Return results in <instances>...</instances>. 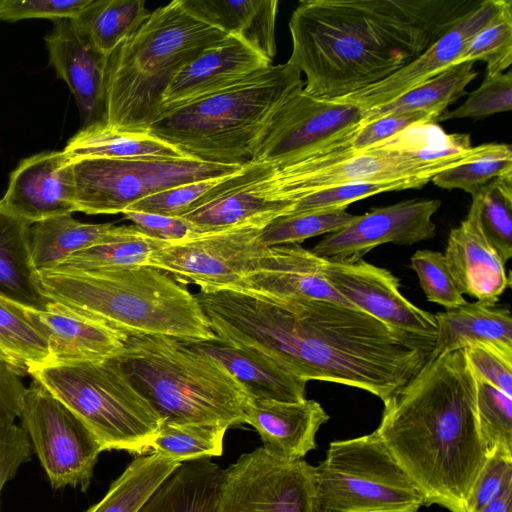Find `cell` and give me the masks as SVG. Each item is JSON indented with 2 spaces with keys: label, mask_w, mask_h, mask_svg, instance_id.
<instances>
[{
  "label": "cell",
  "mask_w": 512,
  "mask_h": 512,
  "mask_svg": "<svg viewBox=\"0 0 512 512\" xmlns=\"http://www.w3.org/2000/svg\"><path fill=\"white\" fill-rule=\"evenodd\" d=\"M195 296L222 341L258 351L306 382L358 388L382 402L418 373L435 344L329 300L231 288H203Z\"/></svg>",
  "instance_id": "6da1fadb"
},
{
  "label": "cell",
  "mask_w": 512,
  "mask_h": 512,
  "mask_svg": "<svg viewBox=\"0 0 512 512\" xmlns=\"http://www.w3.org/2000/svg\"><path fill=\"white\" fill-rule=\"evenodd\" d=\"M482 0H303L289 61L304 92L336 101L377 84L434 44Z\"/></svg>",
  "instance_id": "7a4b0ae2"
},
{
  "label": "cell",
  "mask_w": 512,
  "mask_h": 512,
  "mask_svg": "<svg viewBox=\"0 0 512 512\" xmlns=\"http://www.w3.org/2000/svg\"><path fill=\"white\" fill-rule=\"evenodd\" d=\"M375 433L421 492L425 505L466 512L489 456L476 409V381L464 354L431 355L383 402Z\"/></svg>",
  "instance_id": "3957f363"
},
{
  "label": "cell",
  "mask_w": 512,
  "mask_h": 512,
  "mask_svg": "<svg viewBox=\"0 0 512 512\" xmlns=\"http://www.w3.org/2000/svg\"><path fill=\"white\" fill-rule=\"evenodd\" d=\"M43 299L98 319L127 336L214 339L186 284L150 266L115 270L56 267L36 272Z\"/></svg>",
  "instance_id": "277c9868"
},
{
  "label": "cell",
  "mask_w": 512,
  "mask_h": 512,
  "mask_svg": "<svg viewBox=\"0 0 512 512\" xmlns=\"http://www.w3.org/2000/svg\"><path fill=\"white\" fill-rule=\"evenodd\" d=\"M226 36L192 15L182 0L156 8L108 57L104 122L148 131L177 73Z\"/></svg>",
  "instance_id": "5b68a950"
},
{
  "label": "cell",
  "mask_w": 512,
  "mask_h": 512,
  "mask_svg": "<svg viewBox=\"0 0 512 512\" xmlns=\"http://www.w3.org/2000/svg\"><path fill=\"white\" fill-rule=\"evenodd\" d=\"M289 60L158 117L148 131L192 158L217 164L251 161L280 107L304 88Z\"/></svg>",
  "instance_id": "8992f818"
},
{
  "label": "cell",
  "mask_w": 512,
  "mask_h": 512,
  "mask_svg": "<svg viewBox=\"0 0 512 512\" xmlns=\"http://www.w3.org/2000/svg\"><path fill=\"white\" fill-rule=\"evenodd\" d=\"M115 359L162 422L227 428L246 423L249 393L223 366L185 341L127 336Z\"/></svg>",
  "instance_id": "52a82bcc"
},
{
  "label": "cell",
  "mask_w": 512,
  "mask_h": 512,
  "mask_svg": "<svg viewBox=\"0 0 512 512\" xmlns=\"http://www.w3.org/2000/svg\"><path fill=\"white\" fill-rule=\"evenodd\" d=\"M28 375L71 410L104 451L144 455L162 419L115 356L101 361L42 364Z\"/></svg>",
  "instance_id": "ba28073f"
},
{
  "label": "cell",
  "mask_w": 512,
  "mask_h": 512,
  "mask_svg": "<svg viewBox=\"0 0 512 512\" xmlns=\"http://www.w3.org/2000/svg\"><path fill=\"white\" fill-rule=\"evenodd\" d=\"M315 469L328 512H418L425 505L375 431L331 442Z\"/></svg>",
  "instance_id": "9c48e42d"
},
{
  "label": "cell",
  "mask_w": 512,
  "mask_h": 512,
  "mask_svg": "<svg viewBox=\"0 0 512 512\" xmlns=\"http://www.w3.org/2000/svg\"><path fill=\"white\" fill-rule=\"evenodd\" d=\"M241 166L195 158L72 159L76 211L91 215L122 213L150 195L230 175Z\"/></svg>",
  "instance_id": "30bf717a"
},
{
  "label": "cell",
  "mask_w": 512,
  "mask_h": 512,
  "mask_svg": "<svg viewBox=\"0 0 512 512\" xmlns=\"http://www.w3.org/2000/svg\"><path fill=\"white\" fill-rule=\"evenodd\" d=\"M214 512L328 511L320 499L315 466L259 447L223 469Z\"/></svg>",
  "instance_id": "8fae6325"
},
{
  "label": "cell",
  "mask_w": 512,
  "mask_h": 512,
  "mask_svg": "<svg viewBox=\"0 0 512 512\" xmlns=\"http://www.w3.org/2000/svg\"><path fill=\"white\" fill-rule=\"evenodd\" d=\"M19 419L51 487L86 491L104 451L86 425L36 380L27 388Z\"/></svg>",
  "instance_id": "7c38bea8"
},
{
  "label": "cell",
  "mask_w": 512,
  "mask_h": 512,
  "mask_svg": "<svg viewBox=\"0 0 512 512\" xmlns=\"http://www.w3.org/2000/svg\"><path fill=\"white\" fill-rule=\"evenodd\" d=\"M267 223L256 220L180 242L159 241L147 266L199 288H235L259 264L266 248L259 236Z\"/></svg>",
  "instance_id": "4fadbf2b"
},
{
  "label": "cell",
  "mask_w": 512,
  "mask_h": 512,
  "mask_svg": "<svg viewBox=\"0 0 512 512\" xmlns=\"http://www.w3.org/2000/svg\"><path fill=\"white\" fill-rule=\"evenodd\" d=\"M440 206L438 199H408L373 208L324 236L311 251L330 261L356 262L386 243L410 246L431 239L436 232L432 217Z\"/></svg>",
  "instance_id": "5bb4252c"
},
{
  "label": "cell",
  "mask_w": 512,
  "mask_h": 512,
  "mask_svg": "<svg viewBox=\"0 0 512 512\" xmlns=\"http://www.w3.org/2000/svg\"><path fill=\"white\" fill-rule=\"evenodd\" d=\"M323 264L327 281L351 306L399 332L436 339L435 315L405 298L399 279L389 270L362 259H324Z\"/></svg>",
  "instance_id": "9a60e30c"
},
{
  "label": "cell",
  "mask_w": 512,
  "mask_h": 512,
  "mask_svg": "<svg viewBox=\"0 0 512 512\" xmlns=\"http://www.w3.org/2000/svg\"><path fill=\"white\" fill-rule=\"evenodd\" d=\"M362 110L315 98L303 89L277 111L251 161H269L316 149L357 125Z\"/></svg>",
  "instance_id": "2e32d148"
},
{
  "label": "cell",
  "mask_w": 512,
  "mask_h": 512,
  "mask_svg": "<svg viewBox=\"0 0 512 512\" xmlns=\"http://www.w3.org/2000/svg\"><path fill=\"white\" fill-rule=\"evenodd\" d=\"M506 0H482L414 61L385 80L335 102L362 111L382 106L457 63L474 36L501 11Z\"/></svg>",
  "instance_id": "e0dca14e"
},
{
  "label": "cell",
  "mask_w": 512,
  "mask_h": 512,
  "mask_svg": "<svg viewBox=\"0 0 512 512\" xmlns=\"http://www.w3.org/2000/svg\"><path fill=\"white\" fill-rule=\"evenodd\" d=\"M271 65L272 61L245 41L227 35L177 73L164 92L156 119L230 87Z\"/></svg>",
  "instance_id": "ac0fdd59"
},
{
  "label": "cell",
  "mask_w": 512,
  "mask_h": 512,
  "mask_svg": "<svg viewBox=\"0 0 512 512\" xmlns=\"http://www.w3.org/2000/svg\"><path fill=\"white\" fill-rule=\"evenodd\" d=\"M1 200L30 224L76 212L72 159L63 150L24 159Z\"/></svg>",
  "instance_id": "d6986e66"
},
{
  "label": "cell",
  "mask_w": 512,
  "mask_h": 512,
  "mask_svg": "<svg viewBox=\"0 0 512 512\" xmlns=\"http://www.w3.org/2000/svg\"><path fill=\"white\" fill-rule=\"evenodd\" d=\"M50 64L74 95L84 126L104 122L108 57L73 19L54 21L45 38Z\"/></svg>",
  "instance_id": "ffe728a7"
},
{
  "label": "cell",
  "mask_w": 512,
  "mask_h": 512,
  "mask_svg": "<svg viewBox=\"0 0 512 512\" xmlns=\"http://www.w3.org/2000/svg\"><path fill=\"white\" fill-rule=\"evenodd\" d=\"M31 321L48 342L45 364L101 361L117 356L127 335L106 323L58 302L26 306Z\"/></svg>",
  "instance_id": "44dd1931"
},
{
  "label": "cell",
  "mask_w": 512,
  "mask_h": 512,
  "mask_svg": "<svg viewBox=\"0 0 512 512\" xmlns=\"http://www.w3.org/2000/svg\"><path fill=\"white\" fill-rule=\"evenodd\" d=\"M323 261L299 244L266 247L257 268L231 289L276 298L323 299L351 306L327 281Z\"/></svg>",
  "instance_id": "7402d4cb"
},
{
  "label": "cell",
  "mask_w": 512,
  "mask_h": 512,
  "mask_svg": "<svg viewBox=\"0 0 512 512\" xmlns=\"http://www.w3.org/2000/svg\"><path fill=\"white\" fill-rule=\"evenodd\" d=\"M443 254L460 291L477 301L497 303L511 285L504 261L481 229L473 200L465 219L449 232Z\"/></svg>",
  "instance_id": "603a6c76"
},
{
  "label": "cell",
  "mask_w": 512,
  "mask_h": 512,
  "mask_svg": "<svg viewBox=\"0 0 512 512\" xmlns=\"http://www.w3.org/2000/svg\"><path fill=\"white\" fill-rule=\"evenodd\" d=\"M329 420L320 403L305 399L281 402L252 399L246 411V424L253 426L263 448L286 460L304 459L316 448V434Z\"/></svg>",
  "instance_id": "cb8c5ba5"
},
{
  "label": "cell",
  "mask_w": 512,
  "mask_h": 512,
  "mask_svg": "<svg viewBox=\"0 0 512 512\" xmlns=\"http://www.w3.org/2000/svg\"><path fill=\"white\" fill-rule=\"evenodd\" d=\"M185 342L223 366L252 399L281 402L306 399L307 382L258 351L228 344L217 337Z\"/></svg>",
  "instance_id": "d4e9b609"
},
{
  "label": "cell",
  "mask_w": 512,
  "mask_h": 512,
  "mask_svg": "<svg viewBox=\"0 0 512 512\" xmlns=\"http://www.w3.org/2000/svg\"><path fill=\"white\" fill-rule=\"evenodd\" d=\"M182 3L201 21L240 38L273 61L277 0H182Z\"/></svg>",
  "instance_id": "484cf974"
},
{
  "label": "cell",
  "mask_w": 512,
  "mask_h": 512,
  "mask_svg": "<svg viewBox=\"0 0 512 512\" xmlns=\"http://www.w3.org/2000/svg\"><path fill=\"white\" fill-rule=\"evenodd\" d=\"M437 334L431 355L464 349L481 343L512 350V315L497 303L467 302L437 312Z\"/></svg>",
  "instance_id": "4316f807"
},
{
  "label": "cell",
  "mask_w": 512,
  "mask_h": 512,
  "mask_svg": "<svg viewBox=\"0 0 512 512\" xmlns=\"http://www.w3.org/2000/svg\"><path fill=\"white\" fill-rule=\"evenodd\" d=\"M222 475L208 457L181 462L137 512H214Z\"/></svg>",
  "instance_id": "83f0119b"
},
{
  "label": "cell",
  "mask_w": 512,
  "mask_h": 512,
  "mask_svg": "<svg viewBox=\"0 0 512 512\" xmlns=\"http://www.w3.org/2000/svg\"><path fill=\"white\" fill-rule=\"evenodd\" d=\"M63 151L71 159L192 158L149 131L121 130L105 122L83 127Z\"/></svg>",
  "instance_id": "f1b7e54d"
},
{
  "label": "cell",
  "mask_w": 512,
  "mask_h": 512,
  "mask_svg": "<svg viewBox=\"0 0 512 512\" xmlns=\"http://www.w3.org/2000/svg\"><path fill=\"white\" fill-rule=\"evenodd\" d=\"M30 225L0 200V292L23 305L41 309L46 301L38 290L31 261Z\"/></svg>",
  "instance_id": "f546056e"
},
{
  "label": "cell",
  "mask_w": 512,
  "mask_h": 512,
  "mask_svg": "<svg viewBox=\"0 0 512 512\" xmlns=\"http://www.w3.org/2000/svg\"><path fill=\"white\" fill-rule=\"evenodd\" d=\"M113 223H84L72 214L47 218L30 225L29 245L34 270L60 266L71 254L93 246L111 235Z\"/></svg>",
  "instance_id": "4dcf8cb0"
},
{
  "label": "cell",
  "mask_w": 512,
  "mask_h": 512,
  "mask_svg": "<svg viewBox=\"0 0 512 512\" xmlns=\"http://www.w3.org/2000/svg\"><path fill=\"white\" fill-rule=\"evenodd\" d=\"M472 61L454 64L402 96L373 109L362 111L360 122L411 110L435 111L440 115L466 95V87L477 77Z\"/></svg>",
  "instance_id": "1f68e13d"
},
{
  "label": "cell",
  "mask_w": 512,
  "mask_h": 512,
  "mask_svg": "<svg viewBox=\"0 0 512 512\" xmlns=\"http://www.w3.org/2000/svg\"><path fill=\"white\" fill-rule=\"evenodd\" d=\"M144 0H92L73 21L109 56L149 17Z\"/></svg>",
  "instance_id": "d6a6232c"
},
{
  "label": "cell",
  "mask_w": 512,
  "mask_h": 512,
  "mask_svg": "<svg viewBox=\"0 0 512 512\" xmlns=\"http://www.w3.org/2000/svg\"><path fill=\"white\" fill-rule=\"evenodd\" d=\"M180 464L155 452L137 456L111 483L105 496L86 512H137L156 487Z\"/></svg>",
  "instance_id": "836d02e7"
},
{
  "label": "cell",
  "mask_w": 512,
  "mask_h": 512,
  "mask_svg": "<svg viewBox=\"0 0 512 512\" xmlns=\"http://www.w3.org/2000/svg\"><path fill=\"white\" fill-rule=\"evenodd\" d=\"M48 342L31 321L26 305L0 292V355L22 376L45 364Z\"/></svg>",
  "instance_id": "e575fe53"
},
{
  "label": "cell",
  "mask_w": 512,
  "mask_h": 512,
  "mask_svg": "<svg viewBox=\"0 0 512 512\" xmlns=\"http://www.w3.org/2000/svg\"><path fill=\"white\" fill-rule=\"evenodd\" d=\"M159 240L150 238L134 225L116 226L103 241L68 256L58 267L84 270H115L147 266Z\"/></svg>",
  "instance_id": "d590c367"
},
{
  "label": "cell",
  "mask_w": 512,
  "mask_h": 512,
  "mask_svg": "<svg viewBox=\"0 0 512 512\" xmlns=\"http://www.w3.org/2000/svg\"><path fill=\"white\" fill-rule=\"evenodd\" d=\"M439 116L440 114L435 111L411 110L387 114L367 122H359L322 146L303 153L301 157L308 160H324L366 149L411 126L435 123Z\"/></svg>",
  "instance_id": "8d00e7d4"
},
{
  "label": "cell",
  "mask_w": 512,
  "mask_h": 512,
  "mask_svg": "<svg viewBox=\"0 0 512 512\" xmlns=\"http://www.w3.org/2000/svg\"><path fill=\"white\" fill-rule=\"evenodd\" d=\"M227 429L221 425L162 422L150 450L177 462L218 457L223 453Z\"/></svg>",
  "instance_id": "74e56055"
},
{
  "label": "cell",
  "mask_w": 512,
  "mask_h": 512,
  "mask_svg": "<svg viewBox=\"0 0 512 512\" xmlns=\"http://www.w3.org/2000/svg\"><path fill=\"white\" fill-rule=\"evenodd\" d=\"M472 200L485 237L506 264L512 256V173L484 186Z\"/></svg>",
  "instance_id": "f35d334b"
},
{
  "label": "cell",
  "mask_w": 512,
  "mask_h": 512,
  "mask_svg": "<svg viewBox=\"0 0 512 512\" xmlns=\"http://www.w3.org/2000/svg\"><path fill=\"white\" fill-rule=\"evenodd\" d=\"M357 216L345 208L281 215L262 228L259 241L264 247L300 244L308 238L338 231Z\"/></svg>",
  "instance_id": "ab89813d"
},
{
  "label": "cell",
  "mask_w": 512,
  "mask_h": 512,
  "mask_svg": "<svg viewBox=\"0 0 512 512\" xmlns=\"http://www.w3.org/2000/svg\"><path fill=\"white\" fill-rule=\"evenodd\" d=\"M429 178L414 177L391 181H361L334 185L306 194L296 200L287 214L347 208L351 203L380 193L420 189ZM285 214V215H287Z\"/></svg>",
  "instance_id": "60d3db41"
},
{
  "label": "cell",
  "mask_w": 512,
  "mask_h": 512,
  "mask_svg": "<svg viewBox=\"0 0 512 512\" xmlns=\"http://www.w3.org/2000/svg\"><path fill=\"white\" fill-rule=\"evenodd\" d=\"M510 173L511 145L491 143L482 155L439 172L431 182L442 189H461L473 196L495 179Z\"/></svg>",
  "instance_id": "b9f144b4"
},
{
  "label": "cell",
  "mask_w": 512,
  "mask_h": 512,
  "mask_svg": "<svg viewBox=\"0 0 512 512\" xmlns=\"http://www.w3.org/2000/svg\"><path fill=\"white\" fill-rule=\"evenodd\" d=\"M474 377L477 417L489 454L512 455V397Z\"/></svg>",
  "instance_id": "7bdbcfd3"
},
{
  "label": "cell",
  "mask_w": 512,
  "mask_h": 512,
  "mask_svg": "<svg viewBox=\"0 0 512 512\" xmlns=\"http://www.w3.org/2000/svg\"><path fill=\"white\" fill-rule=\"evenodd\" d=\"M483 61L486 75L503 73L512 63V1L506 0L498 15L480 30L457 63Z\"/></svg>",
  "instance_id": "ee69618b"
},
{
  "label": "cell",
  "mask_w": 512,
  "mask_h": 512,
  "mask_svg": "<svg viewBox=\"0 0 512 512\" xmlns=\"http://www.w3.org/2000/svg\"><path fill=\"white\" fill-rule=\"evenodd\" d=\"M410 260L411 268L417 274L428 301L446 309L456 308L467 303L443 253L428 249L417 250Z\"/></svg>",
  "instance_id": "f6af8a7d"
},
{
  "label": "cell",
  "mask_w": 512,
  "mask_h": 512,
  "mask_svg": "<svg viewBox=\"0 0 512 512\" xmlns=\"http://www.w3.org/2000/svg\"><path fill=\"white\" fill-rule=\"evenodd\" d=\"M512 109V72L486 75L480 86L468 94L463 104L444 111L437 121L469 118L482 120Z\"/></svg>",
  "instance_id": "bcb514c9"
},
{
  "label": "cell",
  "mask_w": 512,
  "mask_h": 512,
  "mask_svg": "<svg viewBox=\"0 0 512 512\" xmlns=\"http://www.w3.org/2000/svg\"><path fill=\"white\" fill-rule=\"evenodd\" d=\"M227 176L228 175L191 182L169 188L132 204L126 210L154 213L165 216H182L191 208L192 205H194Z\"/></svg>",
  "instance_id": "7dc6e473"
},
{
  "label": "cell",
  "mask_w": 512,
  "mask_h": 512,
  "mask_svg": "<svg viewBox=\"0 0 512 512\" xmlns=\"http://www.w3.org/2000/svg\"><path fill=\"white\" fill-rule=\"evenodd\" d=\"M473 373L512 397V350L491 344H473L463 349Z\"/></svg>",
  "instance_id": "c3c4849f"
},
{
  "label": "cell",
  "mask_w": 512,
  "mask_h": 512,
  "mask_svg": "<svg viewBox=\"0 0 512 512\" xmlns=\"http://www.w3.org/2000/svg\"><path fill=\"white\" fill-rule=\"evenodd\" d=\"M509 486H512V455L489 454L470 490L466 512H479Z\"/></svg>",
  "instance_id": "681fc988"
},
{
  "label": "cell",
  "mask_w": 512,
  "mask_h": 512,
  "mask_svg": "<svg viewBox=\"0 0 512 512\" xmlns=\"http://www.w3.org/2000/svg\"><path fill=\"white\" fill-rule=\"evenodd\" d=\"M92 0H0V20L75 19Z\"/></svg>",
  "instance_id": "f907efd6"
},
{
  "label": "cell",
  "mask_w": 512,
  "mask_h": 512,
  "mask_svg": "<svg viewBox=\"0 0 512 512\" xmlns=\"http://www.w3.org/2000/svg\"><path fill=\"white\" fill-rule=\"evenodd\" d=\"M124 217L146 236L163 242H180L197 234L194 226L182 216L125 210Z\"/></svg>",
  "instance_id": "816d5d0a"
},
{
  "label": "cell",
  "mask_w": 512,
  "mask_h": 512,
  "mask_svg": "<svg viewBox=\"0 0 512 512\" xmlns=\"http://www.w3.org/2000/svg\"><path fill=\"white\" fill-rule=\"evenodd\" d=\"M32 452L31 441L21 425L0 424V494L19 467L30 460Z\"/></svg>",
  "instance_id": "f5cc1de1"
},
{
  "label": "cell",
  "mask_w": 512,
  "mask_h": 512,
  "mask_svg": "<svg viewBox=\"0 0 512 512\" xmlns=\"http://www.w3.org/2000/svg\"><path fill=\"white\" fill-rule=\"evenodd\" d=\"M22 375L0 359V424L15 423L20 418L27 388Z\"/></svg>",
  "instance_id": "db71d44e"
},
{
  "label": "cell",
  "mask_w": 512,
  "mask_h": 512,
  "mask_svg": "<svg viewBox=\"0 0 512 512\" xmlns=\"http://www.w3.org/2000/svg\"><path fill=\"white\" fill-rule=\"evenodd\" d=\"M479 512H512V486L505 489Z\"/></svg>",
  "instance_id": "11a10c76"
},
{
  "label": "cell",
  "mask_w": 512,
  "mask_h": 512,
  "mask_svg": "<svg viewBox=\"0 0 512 512\" xmlns=\"http://www.w3.org/2000/svg\"><path fill=\"white\" fill-rule=\"evenodd\" d=\"M0 359H3L1 355H0ZM3 360H4V359H3Z\"/></svg>",
  "instance_id": "9f6ffc18"
}]
</instances>
